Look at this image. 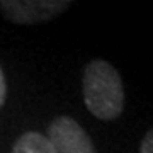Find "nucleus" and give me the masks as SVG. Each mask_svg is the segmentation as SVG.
Here are the masks:
<instances>
[{
  "instance_id": "obj_1",
  "label": "nucleus",
  "mask_w": 153,
  "mask_h": 153,
  "mask_svg": "<svg viewBox=\"0 0 153 153\" xmlns=\"http://www.w3.org/2000/svg\"><path fill=\"white\" fill-rule=\"evenodd\" d=\"M83 99L90 114L112 121L124 109V88L119 73L104 60H92L83 71Z\"/></svg>"
},
{
  "instance_id": "obj_2",
  "label": "nucleus",
  "mask_w": 153,
  "mask_h": 153,
  "mask_svg": "<svg viewBox=\"0 0 153 153\" xmlns=\"http://www.w3.org/2000/svg\"><path fill=\"white\" fill-rule=\"evenodd\" d=\"M70 5L66 0H2L0 10L14 24H39L55 19Z\"/></svg>"
},
{
  "instance_id": "obj_3",
  "label": "nucleus",
  "mask_w": 153,
  "mask_h": 153,
  "mask_svg": "<svg viewBox=\"0 0 153 153\" xmlns=\"http://www.w3.org/2000/svg\"><path fill=\"white\" fill-rule=\"evenodd\" d=\"M46 138L55 153H95L94 143L85 129L75 119L61 116L48 128Z\"/></svg>"
},
{
  "instance_id": "obj_4",
  "label": "nucleus",
  "mask_w": 153,
  "mask_h": 153,
  "mask_svg": "<svg viewBox=\"0 0 153 153\" xmlns=\"http://www.w3.org/2000/svg\"><path fill=\"white\" fill-rule=\"evenodd\" d=\"M12 153H55V150L44 134L31 131L17 140L12 148Z\"/></svg>"
},
{
  "instance_id": "obj_5",
  "label": "nucleus",
  "mask_w": 153,
  "mask_h": 153,
  "mask_svg": "<svg viewBox=\"0 0 153 153\" xmlns=\"http://www.w3.org/2000/svg\"><path fill=\"white\" fill-rule=\"evenodd\" d=\"M140 153H153V129L146 133V136L143 138Z\"/></svg>"
},
{
  "instance_id": "obj_6",
  "label": "nucleus",
  "mask_w": 153,
  "mask_h": 153,
  "mask_svg": "<svg viewBox=\"0 0 153 153\" xmlns=\"http://www.w3.org/2000/svg\"><path fill=\"white\" fill-rule=\"evenodd\" d=\"M5 95H7V83H5V76H4V71L0 68V107L5 102Z\"/></svg>"
}]
</instances>
